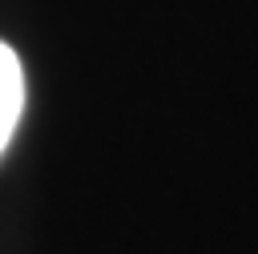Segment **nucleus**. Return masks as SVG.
<instances>
[{
	"mask_svg": "<svg viewBox=\"0 0 258 254\" xmlns=\"http://www.w3.org/2000/svg\"><path fill=\"white\" fill-rule=\"evenodd\" d=\"M20 113H24V69L16 52L0 40V153L8 149Z\"/></svg>",
	"mask_w": 258,
	"mask_h": 254,
	"instance_id": "nucleus-1",
	"label": "nucleus"
}]
</instances>
